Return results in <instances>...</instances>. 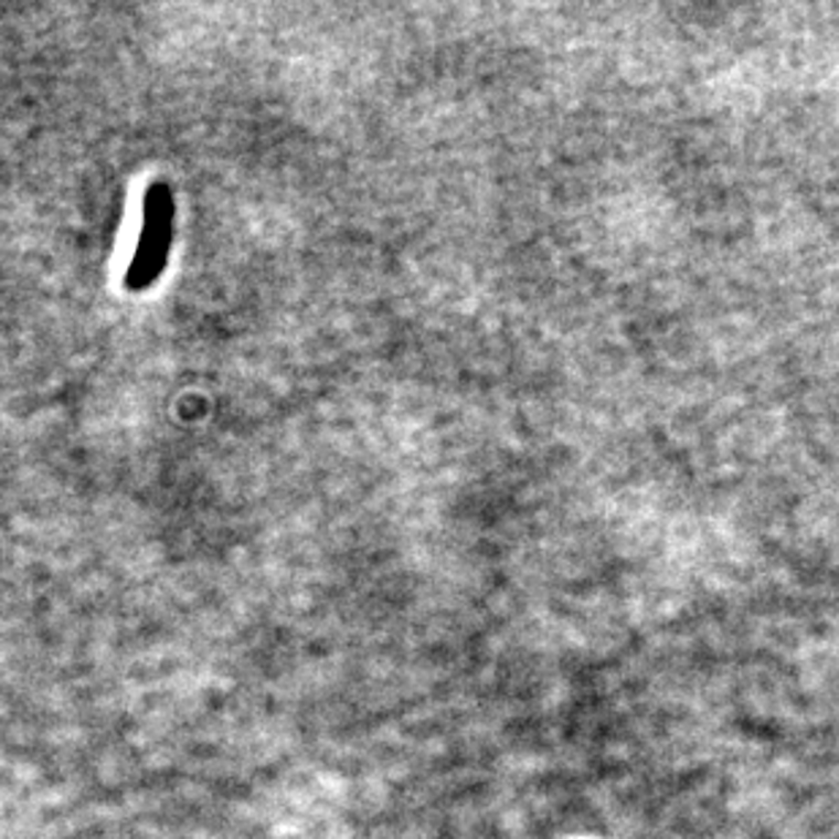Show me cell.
Returning <instances> with one entry per match:
<instances>
[{"mask_svg": "<svg viewBox=\"0 0 839 839\" xmlns=\"http://www.w3.org/2000/svg\"><path fill=\"white\" fill-rule=\"evenodd\" d=\"M171 215H174V206H171L169 191L163 185H156L147 193L145 232H141L134 267L128 272V283L134 288L150 286L158 272H161L171 242Z\"/></svg>", "mask_w": 839, "mask_h": 839, "instance_id": "1", "label": "cell"}]
</instances>
